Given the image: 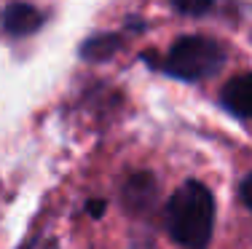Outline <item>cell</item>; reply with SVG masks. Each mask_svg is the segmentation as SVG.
Here are the masks:
<instances>
[{
  "label": "cell",
  "mask_w": 252,
  "mask_h": 249,
  "mask_svg": "<svg viewBox=\"0 0 252 249\" xmlns=\"http://www.w3.org/2000/svg\"><path fill=\"white\" fill-rule=\"evenodd\" d=\"M215 201L201 182H185L169 201V230L183 247L204 249L212 236Z\"/></svg>",
  "instance_id": "6da1fadb"
},
{
  "label": "cell",
  "mask_w": 252,
  "mask_h": 249,
  "mask_svg": "<svg viewBox=\"0 0 252 249\" xmlns=\"http://www.w3.org/2000/svg\"><path fill=\"white\" fill-rule=\"evenodd\" d=\"M225 62V51L218 40L204 35H185L169 49L161 67L180 81H201L218 73Z\"/></svg>",
  "instance_id": "7a4b0ae2"
},
{
  "label": "cell",
  "mask_w": 252,
  "mask_h": 249,
  "mask_svg": "<svg viewBox=\"0 0 252 249\" xmlns=\"http://www.w3.org/2000/svg\"><path fill=\"white\" fill-rule=\"evenodd\" d=\"M0 25L8 35H30L35 32L40 25H43V16H40L38 8H32L30 3H11L3 8V16H0Z\"/></svg>",
  "instance_id": "3957f363"
},
{
  "label": "cell",
  "mask_w": 252,
  "mask_h": 249,
  "mask_svg": "<svg viewBox=\"0 0 252 249\" xmlns=\"http://www.w3.org/2000/svg\"><path fill=\"white\" fill-rule=\"evenodd\" d=\"M223 105L242 118H252V73L228 81L223 88Z\"/></svg>",
  "instance_id": "277c9868"
},
{
  "label": "cell",
  "mask_w": 252,
  "mask_h": 249,
  "mask_svg": "<svg viewBox=\"0 0 252 249\" xmlns=\"http://www.w3.org/2000/svg\"><path fill=\"white\" fill-rule=\"evenodd\" d=\"M118 49H121V35H97V38H89L81 46V56L99 62V59L113 56Z\"/></svg>",
  "instance_id": "5b68a950"
},
{
  "label": "cell",
  "mask_w": 252,
  "mask_h": 249,
  "mask_svg": "<svg viewBox=\"0 0 252 249\" xmlns=\"http://www.w3.org/2000/svg\"><path fill=\"white\" fill-rule=\"evenodd\" d=\"M215 0H172V5H175L177 11H183V14H190V16H201L207 14L209 8H212Z\"/></svg>",
  "instance_id": "8992f818"
},
{
  "label": "cell",
  "mask_w": 252,
  "mask_h": 249,
  "mask_svg": "<svg viewBox=\"0 0 252 249\" xmlns=\"http://www.w3.org/2000/svg\"><path fill=\"white\" fill-rule=\"evenodd\" d=\"M242 198H244V204H247L250 212H252V174L242 182Z\"/></svg>",
  "instance_id": "52a82bcc"
},
{
  "label": "cell",
  "mask_w": 252,
  "mask_h": 249,
  "mask_svg": "<svg viewBox=\"0 0 252 249\" xmlns=\"http://www.w3.org/2000/svg\"><path fill=\"white\" fill-rule=\"evenodd\" d=\"M89 212H92L94 217H102V212H105V201H92V204H89Z\"/></svg>",
  "instance_id": "ba28073f"
}]
</instances>
